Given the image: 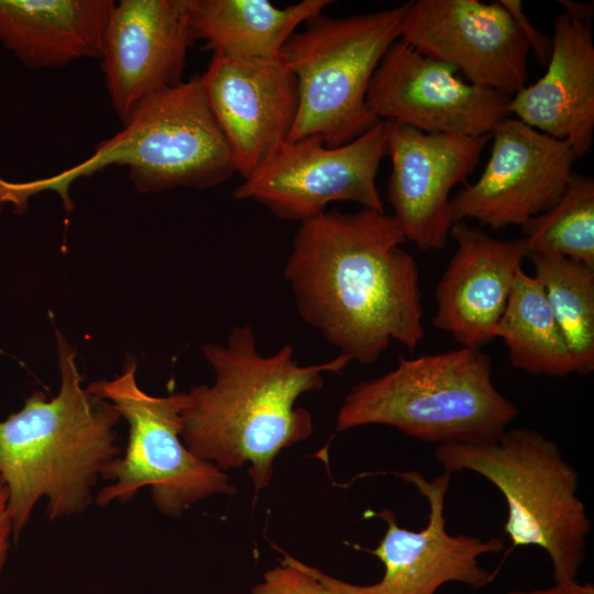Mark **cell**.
<instances>
[{"mask_svg": "<svg viewBox=\"0 0 594 594\" xmlns=\"http://www.w3.org/2000/svg\"><path fill=\"white\" fill-rule=\"evenodd\" d=\"M250 594H341L310 566L284 553L282 563L263 575Z\"/></svg>", "mask_w": 594, "mask_h": 594, "instance_id": "cb8c5ba5", "label": "cell"}, {"mask_svg": "<svg viewBox=\"0 0 594 594\" xmlns=\"http://www.w3.org/2000/svg\"><path fill=\"white\" fill-rule=\"evenodd\" d=\"M189 28L206 48L231 58L275 59L301 23L331 0L276 8L267 0H185Z\"/></svg>", "mask_w": 594, "mask_h": 594, "instance_id": "ffe728a7", "label": "cell"}, {"mask_svg": "<svg viewBox=\"0 0 594 594\" xmlns=\"http://www.w3.org/2000/svg\"><path fill=\"white\" fill-rule=\"evenodd\" d=\"M514 367L534 375L564 377L572 361L541 284L520 268L495 328Z\"/></svg>", "mask_w": 594, "mask_h": 594, "instance_id": "44dd1931", "label": "cell"}, {"mask_svg": "<svg viewBox=\"0 0 594 594\" xmlns=\"http://www.w3.org/2000/svg\"><path fill=\"white\" fill-rule=\"evenodd\" d=\"M527 257L563 336L573 373L588 375L594 370V267L558 255Z\"/></svg>", "mask_w": 594, "mask_h": 594, "instance_id": "7402d4cb", "label": "cell"}, {"mask_svg": "<svg viewBox=\"0 0 594 594\" xmlns=\"http://www.w3.org/2000/svg\"><path fill=\"white\" fill-rule=\"evenodd\" d=\"M113 0H0V42L28 68L101 58Z\"/></svg>", "mask_w": 594, "mask_h": 594, "instance_id": "d6986e66", "label": "cell"}, {"mask_svg": "<svg viewBox=\"0 0 594 594\" xmlns=\"http://www.w3.org/2000/svg\"><path fill=\"white\" fill-rule=\"evenodd\" d=\"M559 3L563 7L564 13L571 18L590 22L594 14L592 3H582L576 1L561 0Z\"/></svg>", "mask_w": 594, "mask_h": 594, "instance_id": "83f0119b", "label": "cell"}, {"mask_svg": "<svg viewBox=\"0 0 594 594\" xmlns=\"http://www.w3.org/2000/svg\"><path fill=\"white\" fill-rule=\"evenodd\" d=\"M8 503V488L0 477V572L6 565L10 548V538L13 536Z\"/></svg>", "mask_w": 594, "mask_h": 594, "instance_id": "484cf974", "label": "cell"}, {"mask_svg": "<svg viewBox=\"0 0 594 594\" xmlns=\"http://www.w3.org/2000/svg\"><path fill=\"white\" fill-rule=\"evenodd\" d=\"M518 415L495 386L492 360L480 349L398 356L392 371L353 386L337 430L393 427L415 439L480 444L496 440Z\"/></svg>", "mask_w": 594, "mask_h": 594, "instance_id": "5b68a950", "label": "cell"}, {"mask_svg": "<svg viewBox=\"0 0 594 594\" xmlns=\"http://www.w3.org/2000/svg\"><path fill=\"white\" fill-rule=\"evenodd\" d=\"M113 165L128 167V176L141 194L211 188L237 173L228 141L197 77L147 98L121 131L100 142L79 164L30 182L0 178V204L22 212L30 197L51 190L70 212V185Z\"/></svg>", "mask_w": 594, "mask_h": 594, "instance_id": "277c9868", "label": "cell"}, {"mask_svg": "<svg viewBox=\"0 0 594 594\" xmlns=\"http://www.w3.org/2000/svg\"><path fill=\"white\" fill-rule=\"evenodd\" d=\"M521 228L528 254L558 255L594 267V179L574 173L558 201Z\"/></svg>", "mask_w": 594, "mask_h": 594, "instance_id": "603a6c76", "label": "cell"}, {"mask_svg": "<svg viewBox=\"0 0 594 594\" xmlns=\"http://www.w3.org/2000/svg\"><path fill=\"white\" fill-rule=\"evenodd\" d=\"M508 97L397 40L381 59L366 102L377 120L433 134L490 135L509 118Z\"/></svg>", "mask_w": 594, "mask_h": 594, "instance_id": "8fae6325", "label": "cell"}, {"mask_svg": "<svg viewBox=\"0 0 594 594\" xmlns=\"http://www.w3.org/2000/svg\"><path fill=\"white\" fill-rule=\"evenodd\" d=\"M393 215L362 208L300 222L284 267L299 317L358 363L422 341L419 271Z\"/></svg>", "mask_w": 594, "mask_h": 594, "instance_id": "6da1fadb", "label": "cell"}, {"mask_svg": "<svg viewBox=\"0 0 594 594\" xmlns=\"http://www.w3.org/2000/svg\"><path fill=\"white\" fill-rule=\"evenodd\" d=\"M136 369V360L130 356L119 376L86 387L113 404L129 426L125 452L105 469L101 479L110 484L98 493L96 504L127 503L142 487H150L154 506L179 517L205 498L233 494L224 472L196 457L182 439L186 393L151 395L139 386Z\"/></svg>", "mask_w": 594, "mask_h": 594, "instance_id": "ba28073f", "label": "cell"}, {"mask_svg": "<svg viewBox=\"0 0 594 594\" xmlns=\"http://www.w3.org/2000/svg\"><path fill=\"white\" fill-rule=\"evenodd\" d=\"M55 337L58 393L47 398L35 391L0 420V477L15 541L42 498L51 520L85 510L98 479L120 455L114 431L120 413L81 385L76 349L57 329Z\"/></svg>", "mask_w": 594, "mask_h": 594, "instance_id": "3957f363", "label": "cell"}, {"mask_svg": "<svg viewBox=\"0 0 594 594\" xmlns=\"http://www.w3.org/2000/svg\"><path fill=\"white\" fill-rule=\"evenodd\" d=\"M543 76L509 99L510 114L554 139L566 141L578 158L594 133V42L590 22L560 13Z\"/></svg>", "mask_w": 594, "mask_h": 594, "instance_id": "ac0fdd59", "label": "cell"}, {"mask_svg": "<svg viewBox=\"0 0 594 594\" xmlns=\"http://www.w3.org/2000/svg\"><path fill=\"white\" fill-rule=\"evenodd\" d=\"M457 250L436 286L433 326L462 346L495 339L517 272L528 255L525 239L499 240L466 221L452 224Z\"/></svg>", "mask_w": 594, "mask_h": 594, "instance_id": "e0dca14e", "label": "cell"}, {"mask_svg": "<svg viewBox=\"0 0 594 594\" xmlns=\"http://www.w3.org/2000/svg\"><path fill=\"white\" fill-rule=\"evenodd\" d=\"M444 472L472 471L504 496V532L514 547L535 546L551 560L554 582L576 579L585 559L591 520L578 497L579 473L559 446L536 429H506L496 440L438 444Z\"/></svg>", "mask_w": 594, "mask_h": 594, "instance_id": "8992f818", "label": "cell"}, {"mask_svg": "<svg viewBox=\"0 0 594 594\" xmlns=\"http://www.w3.org/2000/svg\"><path fill=\"white\" fill-rule=\"evenodd\" d=\"M507 594H594L593 583H580L576 579H566L554 582L547 588L513 590Z\"/></svg>", "mask_w": 594, "mask_h": 594, "instance_id": "4316f807", "label": "cell"}, {"mask_svg": "<svg viewBox=\"0 0 594 594\" xmlns=\"http://www.w3.org/2000/svg\"><path fill=\"white\" fill-rule=\"evenodd\" d=\"M399 40L508 98L527 85L531 50L499 1H408Z\"/></svg>", "mask_w": 594, "mask_h": 594, "instance_id": "4fadbf2b", "label": "cell"}, {"mask_svg": "<svg viewBox=\"0 0 594 594\" xmlns=\"http://www.w3.org/2000/svg\"><path fill=\"white\" fill-rule=\"evenodd\" d=\"M385 155L383 120L340 146L326 145L319 135L287 141L233 190V198L255 200L277 218L299 222L333 201L383 212L376 175Z\"/></svg>", "mask_w": 594, "mask_h": 594, "instance_id": "9c48e42d", "label": "cell"}, {"mask_svg": "<svg viewBox=\"0 0 594 594\" xmlns=\"http://www.w3.org/2000/svg\"><path fill=\"white\" fill-rule=\"evenodd\" d=\"M201 352L215 380L186 393L182 439L221 471L248 466L258 493L271 483L276 457L314 431L298 398L320 389L324 374L341 373L351 360L338 354L301 365L290 343L262 355L250 324L233 327L224 343H206Z\"/></svg>", "mask_w": 594, "mask_h": 594, "instance_id": "7a4b0ae2", "label": "cell"}, {"mask_svg": "<svg viewBox=\"0 0 594 594\" xmlns=\"http://www.w3.org/2000/svg\"><path fill=\"white\" fill-rule=\"evenodd\" d=\"M499 3L508 11L512 15L521 33L529 43L530 50L534 51L536 57L540 63L548 62L551 48L552 41L551 37L544 36L540 33L530 22L528 16L522 10L521 1L518 0H498Z\"/></svg>", "mask_w": 594, "mask_h": 594, "instance_id": "d4e9b609", "label": "cell"}, {"mask_svg": "<svg viewBox=\"0 0 594 594\" xmlns=\"http://www.w3.org/2000/svg\"><path fill=\"white\" fill-rule=\"evenodd\" d=\"M407 6L345 18L321 13L288 38L280 58L298 89L288 141L319 135L326 145L340 146L380 121L370 111L366 95L381 59L399 40Z\"/></svg>", "mask_w": 594, "mask_h": 594, "instance_id": "52a82bcc", "label": "cell"}, {"mask_svg": "<svg viewBox=\"0 0 594 594\" xmlns=\"http://www.w3.org/2000/svg\"><path fill=\"white\" fill-rule=\"evenodd\" d=\"M426 498L429 515L426 527L413 531L398 525L394 513H374L386 522V530L375 549L367 550L384 566L380 581L369 585L351 584L318 570L319 576L341 594H436L447 583H462L479 591L494 574L480 565V557L498 553L504 541L470 535H451L446 528L444 502L451 474L443 472L428 481L416 471L399 473Z\"/></svg>", "mask_w": 594, "mask_h": 594, "instance_id": "30bf717a", "label": "cell"}, {"mask_svg": "<svg viewBox=\"0 0 594 594\" xmlns=\"http://www.w3.org/2000/svg\"><path fill=\"white\" fill-rule=\"evenodd\" d=\"M491 141L479 179L451 198L452 222L473 219L494 230L522 227L558 201L578 157L566 141L510 117L495 127Z\"/></svg>", "mask_w": 594, "mask_h": 594, "instance_id": "7c38bea8", "label": "cell"}, {"mask_svg": "<svg viewBox=\"0 0 594 594\" xmlns=\"http://www.w3.org/2000/svg\"><path fill=\"white\" fill-rule=\"evenodd\" d=\"M194 42L185 0L114 1L100 59L111 105L122 123L147 98L183 82Z\"/></svg>", "mask_w": 594, "mask_h": 594, "instance_id": "9a60e30c", "label": "cell"}, {"mask_svg": "<svg viewBox=\"0 0 594 594\" xmlns=\"http://www.w3.org/2000/svg\"><path fill=\"white\" fill-rule=\"evenodd\" d=\"M385 127L393 216L406 240L424 251L441 250L453 224L450 193L473 173L491 134H433L392 121Z\"/></svg>", "mask_w": 594, "mask_h": 594, "instance_id": "5bb4252c", "label": "cell"}, {"mask_svg": "<svg viewBox=\"0 0 594 594\" xmlns=\"http://www.w3.org/2000/svg\"><path fill=\"white\" fill-rule=\"evenodd\" d=\"M199 78L235 172L245 179L288 141L298 111L296 77L280 57L239 59L213 53Z\"/></svg>", "mask_w": 594, "mask_h": 594, "instance_id": "2e32d148", "label": "cell"}]
</instances>
